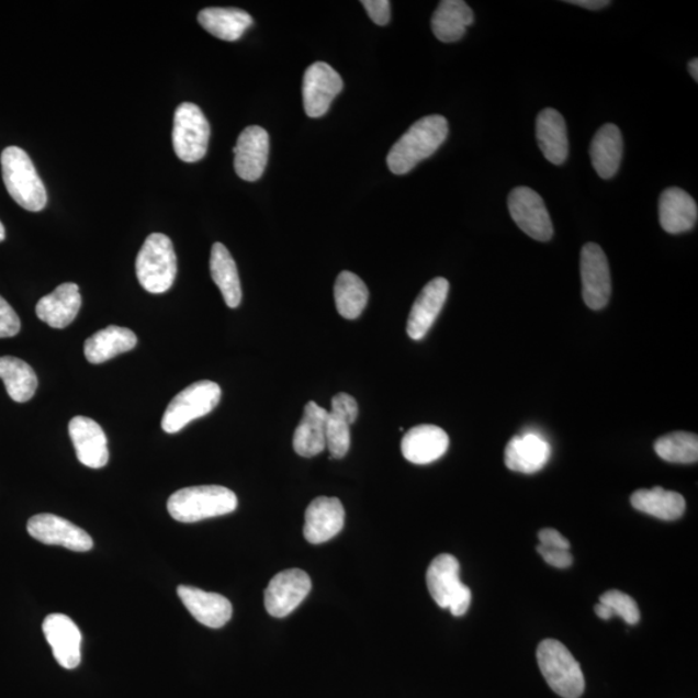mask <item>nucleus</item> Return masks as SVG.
Listing matches in <instances>:
<instances>
[{
	"mask_svg": "<svg viewBox=\"0 0 698 698\" xmlns=\"http://www.w3.org/2000/svg\"><path fill=\"white\" fill-rule=\"evenodd\" d=\"M448 134V121L442 115L420 119L391 148L389 169L395 174L410 172L418 164L435 155L447 140Z\"/></svg>",
	"mask_w": 698,
	"mask_h": 698,
	"instance_id": "obj_1",
	"label": "nucleus"
},
{
	"mask_svg": "<svg viewBox=\"0 0 698 698\" xmlns=\"http://www.w3.org/2000/svg\"><path fill=\"white\" fill-rule=\"evenodd\" d=\"M235 493L219 485L191 486L174 492L167 502V510L180 522H198L236 511Z\"/></svg>",
	"mask_w": 698,
	"mask_h": 698,
	"instance_id": "obj_2",
	"label": "nucleus"
},
{
	"mask_svg": "<svg viewBox=\"0 0 698 698\" xmlns=\"http://www.w3.org/2000/svg\"><path fill=\"white\" fill-rule=\"evenodd\" d=\"M3 181L14 202L32 213H40L47 205V191L32 158L19 147L5 148L0 157Z\"/></svg>",
	"mask_w": 698,
	"mask_h": 698,
	"instance_id": "obj_3",
	"label": "nucleus"
},
{
	"mask_svg": "<svg viewBox=\"0 0 698 698\" xmlns=\"http://www.w3.org/2000/svg\"><path fill=\"white\" fill-rule=\"evenodd\" d=\"M178 273L177 254L172 241L162 233H153L136 258V275L150 294L169 291Z\"/></svg>",
	"mask_w": 698,
	"mask_h": 698,
	"instance_id": "obj_4",
	"label": "nucleus"
},
{
	"mask_svg": "<svg viewBox=\"0 0 698 698\" xmlns=\"http://www.w3.org/2000/svg\"><path fill=\"white\" fill-rule=\"evenodd\" d=\"M537 661L552 690L563 698H579L585 693V676L577 660L563 643L544 639L538 645Z\"/></svg>",
	"mask_w": 698,
	"mask_h": 698,
	"instance_id": "obj_5",
	"label": "nucleus"
},
{
	"mask_svg": "<svg viewBox=\"0 0 698 698\" xmlns=\"http://www.w3.org/2000/svg\"><path fill=\"white\" fill-rule=\"evenodd\" d=\"M460 571V562L449 554L436 556L427 571L428 592L436 605L448 608L455 617L468 613L472 601V593L462 584Z\"/></svg>",
	"mask_w": 698,
	"mask_h": 698,
	"instance_id": "obj_6",
	"label": "nucleus"
},
{
	"mask_svg": "<svg viewBox=\"0 0 698 698\" xmlns=\"http://www.w3.org/2000/svg\"><path fill=\"white\" fill-rule=\"evenodd\" d=\"M221 385L200 381L189 385L171 399L164 414L162 428L167 434L183 430L191 421L207 416L221 403Z\"/></svg>",
	"mask_w": 698,
	"mask_h": 698,
	"instance_id": "obj_7",
	"label": "nucleus"
},
{
	"mask_svg": "<svg viewBox=\"0 0 698 698\" xmlns=\"http://www.w3.org/2000/svg\"><path fill=\"white\" fill-rule=\"evenodd\" d=\"M210 125L200 106L183 103L173 116V150L181 161L199 162L206 156L210 140Z\"/></svg>",
	"mask_w": 698,
	"mask_h": 698,
	"instance_id": "obj_8",
	"label": "nucleus"
},
{
	"mask_svg": "<svg viewBox=\"0 0 698 698\" xmlns=\"http://www.w3.org/2000/svg\"><path fill=\"white\" fill-rule=\"evenodd\" d=\"M508 210L516 225L529 237L548 243L554 236L549 210L533 189L515 188L508 195Z\"/></svg>",
	"mask_w": 698,
	"mask_h": 698,
	"instance_id": "obj_9",
	"label": "nucleus"
},
{
	"mask_svg": "<svg viewBox=\"0 0 698 698\" xmlns=\"http://www.w3.org/2000/svg\"><path fill=\"white\" fill-rule=\"evenodd\" d=\"M582 295L588 308L600 311L612 294V280L606 252L599 245L586 244L581 251Z\"/></svg>",
	"mask_w": 698,
	"mask_h": 698,
	"instance_id": "obj_10",
	"label": "nucleus"
},
{
	"mask_svg": "<svg viewBox=\"0 0 698 698\" xmlns=\"http://www.w3.org/2000/svg\"><path fill=\"white\" fill-rule=\"evenodd\" d=\"M312 582L302 570L283 571L269 582L264 593L267 612L275 618L293 613L311 593Z\"/></svg>",
	"mask_w": 698,
	"mask_h": 698,
	"instance_id": "obj_11",
	"label": "nucleus"
},
{
	"mask_svg": "<svg viewBox=\"0 0 698 698\" xmlns=\"http://www.w3.org/2000/svg\"><path fill=\"white\" fill-rule=\"evenodd\" d=\"M344 90V81L326 63H315L305 70L303 78V104L305 114L319 119L329 112L333 100Z\"/></svg>",
	"mask_w": 698,
	"mask_h": 698,
	"instance_id": "obj_12",
	"label": "nucleus"
},
{
	"mask_svg": "<svg viewBox=\"0 0 698 698\" xmlns=\"http://www.w3.org/2000/svg\"><path fill=\"white\" fill-rule=\"evenodd\" d=\"M27 532L34 540L49 547H61L71 551L86 552L93 548L89 533L75 524L53 514H40L27 521Z\"/></svg>",
	"mask_w": 698,
	"mask_h": 698,
	"instance_id": "obj_13",
	"label": "nucleus"
},
{
	"mask_svg": "<svg viewBox=\"0 0 698 698\" xmlns=\"http://www.w3.org/2000/svg\"><path fill=\"white\" fill-rule=\"evenodd\" d=\"M42 629L58 665L72 671L81 664L82 634L70 617L49 615Z\"/></svg>",
	"mask_w": 698,
	"mask_h": 698,
	"instance_id": "obj_14",
	"label": "nucleus"
},
{
	"mask_svg": "<svg viewBox=\"0 0 698 698\" xmlns=\"http://www.w3.org/2000/svg\"><path fill=\"white\" fill-rule=\"evenodd\" d=\"M345 507L338 498L318 497L305 510L304 537L312 544L333 540L345 527Z\"/></svg>",
	"mask_w": 698,
	"mask_h": 698,
	"instance_id": "obj_15",
	"label": "nucleus"
},
{
	"mask_svg": "<svg viewBox=\"0 0 698 698\" xmlns=\"http://www.w3.org/2000/svg\"><path fill=\"white\" fill-rule=\"evenodd\" d=\"M235 170L246 181L263 177L269 155V135L264 128L250 126L238 136L235 149Z\"/></svg>",
	"mask_w": 698,
	"mask_h": 698,
	"instance_id": "obj_16",
	"label": "nucleus"
},
{
	"mask_svg": "<svg viewBox=\"0 0 698 698\" xmlns=\"http://www.w3.org/2000/svg\"><path fill=\"white\" fill-rule=\"evenodd\" d=\"M449 294V281L442 278L427 283L414 302L406 331L413 340H420L430 331L436 318L439 317Z\"/></svg>",
	"mask_w": 698,
	"mask_h": 698,
	"instance_id": "obj_17",
	"label": "nucleus"
},
{
	"mask_svg": "<svg viewBox=\"0 0 698 698\" xmlns=\"http://www.w3.org/2000/svg\"><path fill=\"white\" fill-rule=\"evenodd\" d=\"M69 435L79 462L90 469H103L109 461L106 435L91 418L75 417L69 424Z\"/></svg>",
	"mask_w": 698,
	"mask_h": 698,
	"instance_id": "obj_18",
	"label": "nucleus"
},
{
	"mask_svg": "<svg viewBox=\"0 0 698 698\" xmlns=\"http://www.w3.org/2000/svg\"><path fill=\"white\" fill-rule=\"evenodd\" d=\"M178 595L189 613L205 627L221 629L229 622L233 607L225 596L184 585L178 587Z\"/></svg>",
	"mask_w": 698,
	"mask_h": 698,
	"instance_id": "obj_19",
	"label": "nucleus"
},
{
	"mask_svg": "<svg viewBox=\"0 0 698 698\" xmlns=\"http://www.w3.org/2000/svg\"><path fill=\"white\" fill-rule=\"evenodd\" d=\"M550 443L537 434L515 436L505 450L506 468L520 474H536L550 461Z\"/></svg>",
	"mask_w": 698,
	"mask_h": 698,
	"instance_id": "obj_20",
	"label": "nucleus"
},
{
	"mask_svg": "<svg viewBox=\"0 0 698 698\" xmlns=\"http://www.w3.org/2000/svg\"><path fill=\"white\" fill-rule=\"evenodd\" d=\"M448 448V434L434 425L413 427L402 441L405 460L414 464H430L438 461L447 453Z\"/></svg>",
	"mask_w": 698,
	"mask_h": 698,
	"instance_id": "obj_21",
	"label": "nucleus"
},
{
	"mask_svg": "<svg viewBox=\"0 0 698 698\" xmlns=\"http://www.w3.org/2000/svg\"><path fill=\"white\" fill-rule=\"evenodd\" d=\"M82 296L76 283L67 282L36 304V316L54 329H64L75 322L81 309Z\"/></svg>",
	"mask_w": 698,
	"mask_h": 698,
	"instance_id": "obj_22",
	"label": "nucleus"
},
{
	"mask_svg": "<svg viewBox=\"0 0 698 698\" xmlns=\"http://www.w3.org/2000/svg\"><path fill=\"white\" fill-rule=\"evenodd\" d=\"M660 224L671 235L695 228L698 207L694 198L680 188H668L660 195Z\"/></svg>",
	"mask_w": 698,
	"mask_h": 698,
	"instance_id": "obj_23",
	"label": "nucleus"
},
{
	"mask_svg": "<svg viewBox=\"0 0 698 698\" xmlns=\"http://www.w3.org/2000/svg\"><path fill=\"white\" fill-rule=\"evenodd\" d=\"M537 143L544 158L554 165H563L568 158L570 140L565 120L555 109L547 108L536 122Z\"/></svg>",
	"mask_w": 698,
	"mask_h": 698,
	"instance_id": "obj_24",
	"label": "nucleus"
},
{
	"mask_svg": "<svg viewBox=\"0 0 698 698\" xmlns=\"http://www.w3.org/2000/svg\"><path fill=\"white\" fill-rule=\"evenodd\" d=\"M329 412L309 402L304 407L303 418L297 425L293 446L296 454L312 458L322 454L326 449V420Z\"/></svg>",
	"mask_w": 698,
	"mask_h": 698,
	"instance_id": "obj_25",
	"label": "nucleus"
},
{
	"mask_svg": "<svg viewBox=\"0 0 698 698\" xmlns=\"http://www.w3.org/2000/svg\"><path fill=\"white\" fill-rule=\"evenodd\" d=\"M623 140L620 128L613 123L600 127L590 145V157L596 173L601 179H612L620 169Z\"/></svg>",
	"mask_w": 698,
	"mask_h": 698,
	"instance_id": "obj_26",
	"label": "nucleus"
},
{
	"mask_svg": "<svg viewBox=\"0 0 698 698\" xmlns=\"http://www.w3.org/2000/svg\"><path fill=\"white\" fill-rule=\"evenodd\" d=\"M137 337L127 327L108 326L86 340L85 356L91 363H103L134 349Z\"/></svg>",
	"mask_w": 698,
	"mask_h": 698,
	"instance_id": "obj_27",
	"label": "nucleus"
},
{
	"mask_svg": "<svg viewBox=\"0 0 698 698\" xmlns=\"http://www.w3.org/2000/svg\"><path fill=\"white\" fill-rule=\"evenodd\" d=\"M472 23H474V12L462 0H443L435 11L431 21L436 38L443 43L462 40Z\"/></svg>",
	"mask_w": 698,
	"mask_h": 698,
	"instance_id": "obj_28",
	"label": "nucleus"
},
{
	"mask_svg": "<svg viewBox=\"0 0 698 698\" xmlns=\"http://www.w3.org/2000/svg\"><path fill=\"white\" fill-rule=\"evenodd\" d=\"M199 23L211 35L222 41L235 42L241 38L254 20L249 13L239 9L211 7L199 13Z\"/></svg>",
	"mask_w": 698,
	"mask_h": 698,
	"instance_id": "obj_29",
	"label": "nucleus"
},
{
	"mask_svg": "<svg viewBox=\"0 0 698 698\" xmlns=\"http://www.w3.org/2000/svg\"><path fill=\"white\" fill-rule=\"evenodd\" d=\"M630 500L635 510L661 520H678L686 513V499L682 494L665 491L661 486L637 491Z\"/></svg>",
	"mask_w": 698,
	"mask_h": 698,
	"instance_id": "obj_30",
	"label": "nucleus"
},
{
	"mask_svg": "<svg viewBox=\"0 0 698 698\" xmlns=\"http://www.w3.org/2000/svg\"><path fill=\"white\" fill-rule=\"evenodd\" d=\"M211 278L222 291L224 302L229 308H237L243 301L241 281L237 271L235 259L232 258L227 247L216 243L211 249L210 258Z\"/></svg>",
	"mask_w": 698,
	"mask_h": 698,
	"instance_id": "obj_31",
	"label": "nucleus"
},
{
	"mask_svg": "<svg viewBox=\"0 0 698 698\" xmlns=\"http://www.w3.org/2000/svg\"><path fill=\"white\" fill-rule=\"evenodd\" d=\"M0 380L7 394L16 403H27L38 389V378L31 365L12 356H0Z\"/></svg>",
	"mask_w": 698,
	"mask_h": 698,
	"instance_id": "obj_32",
	"label": "nucleus"
},
{
	"mask_svg": "<svg viewBox=\"0 0 698 698\" xmlns=\"http://www.w3.org/2000/svg\"><path fill=\"white\" fill-rule=\"evenodd\" d=\"M334 300L341 317L359 318L369 301V290L359 275L352 272H341L334 286Z\"/></svg>",
	"mask_w": 698,
	"mask_h": 698,
	"instance_id": "obj_33",
	"label": "nucleus"
},
{
	"mask_svg": "<svg viewBox=\"0 0 698 698\" xmlns=\"http://www.w3.org/2000/svg\"><path fill=\"white\" fill-rule=\"evenodd\" d=\"M654 450L666 462L696 463L698 460V438L697 435L685 431L668 434L654 442Z\"/></svg>",
	"mask_w": 698,
	"mask_h": 698,
	"instance_id": "obj_34",
	"label": "nucleus"
},
{
	"mask_svg": "<svg viewBox=\"0 0 698 698\" xmlns=\"http://www.w3.org/2000/svg\"><path fill=\"white\" fill-rule=\"evenodd\" d=\"M326 448L331 460H341L351 448V424L331 412L326 420Z\"/></svg>",
	"mask_w": 698,
	"mask_h": 698,
	"instance_id": "obj_35",
	"label": "nucleus"
},
{
	"mask_svg": "<svg viewBox=\"0 0 698 698\" xmlns=\"http://www.w3.org/2000/svg\"><path fill=\"white\" fill-rule=\"evenodd\" d=\"M599 603L607 606L615 616H620L629 624H637L640 621V610L637 601L628 594L609 590L600 596Z\"/></svg>",
	"mask_w": 698,
	"mask_h": 698,
	"instance_id": "obj_36",
	"label": "nucleus"
},
{
	"mask_svg": "<svg viewBox=\"0 0 698 698\" xmlns=\"http://www.w3.org/2000/svg\"><path fill=\"white\" fill-rule=\"evenodd\" d=\"M21 329V322L10 303L0 296V338H12L18 336Z\"/></svg>",
	"mask_w": 698,
	"mask_h": 698,
	"instance_id": "obj_37",
	"label": "nucleus"
},
{
	"mask_svg": "<svg viewBox=\"0 0 698 698\" xmlns=\"http://www.w3.org/2000/svg\"><path fill=\"white\" fill-rule=\"evenodd\" d=\"M331 413L345 418L352 425L359 417V405L351 395L341 392V394L334 396L331 399Z\"/></svg>",
	"mask_w": 698,
	"mask_h": 698,
	"instance_id": "obj_38",
	"label": "nucleus"
},
{
	"mask_svg": "<svg viewBox=\"0 0 698 698\" xmlns=\"http://www.w3.org/2000/svg\"><path fill=\"white\" fill-rule=\"evenodd\" d=\"M361 4L376 25L384 26L390 23L391 3L389 0H362Z\"/></svg>",
	"mask_w": 698,
	"mask_h": 698,
	"instance_id": "obj_39",
	"label": "nucleus"
},
{
	"mask_svg": "<svg viewBox=\"0 0 698 698\" xmlns=\"http://www.w3.org/2000/svg\"><path fill=\"white\" fill-rule=\"evenodd\" d=\"M537 552L543 558L544 562L555 566V568L565 570L573 564V556L570 550L549 549L538 544Z\"/></svg>",
	"mask_w": 698,
	"mask_h": 698,
	"instance_id": "obj_40",
	"label": "nucleus"
},
{
	"mask_svg": "<svg viewBox=\"0 0 698 698\" xmlns=\"http://www.w3.org/2000/svg\"><path fill=\"white\" fill-rule=\"evenodd\" d=\"M538 538H540L541 547L549 549H563L570 550L571 542L566 540V538L559 533L558 530L552 528L542 529L540 533H538Z\"/></svg>",
	"mask_w": 698,
	"mask_h": 698,
	"instance_id": "obj_41",
	"label": "nucleus"
},
{
	"mask_svg": "<svg viewBox=\"0 0 698 698\" xmlns=\"http://www.w3.org/2000/svg\"><path fill=\"white\" fill-rule=\"evenodd\" d=\"M566 3L579 5L582 9L593 11L605 9V7L609 5L608 0H568Z\"/></svg>",
	"mask_w": 698,
	"mask_h": 698,
	"instance_id": "obj_42",
	"label": "nucleus"
},
{
	"mask_svg": "<svg viewBox=\"0 0 698 698\" xmlns=\"http://www.w3.org/2000/svg\"><path fill=\"white\" fill-rule=\"evenodd\" d=\"M594 609L596 616L601 618V620L608 621L610 620V618L615 617L612 610H610L607 606L601 605V603H599V605H596Z\"/></svg>",
	"mask_w": 698,
	"mask_h": 698,
	"instance_id": "obj_43",
	"label": "nucleus"
},
{
	"mask_svg": "<svg viewBox=\"0 0 698 698\" xmlns=\"http://www.w3.org/2000/svg\"><path fill=\"white\" fill-rule=\"evenodd\" d=\"M688 70H689V75L693 76V78L695 79V82H698V60H697V58H694V60L689 61Z\"/></svg>",
	"mask_w": 698,
	"mask_h": 698,
	"instance_id": "obj_44",
	"label": "nucleus"
},
{
	"mask_svg": "<svg viewBox=\"0 0 698 698\" xmlns=\"http://www.w3.org/2000/svg\"><path fill=\"white\" fill-rule=\"evenodd\" d=\"M5 239V228L2 222H0V243H3Z\"/></svg>",
	"mask_w": 698,
	"mask_h": 698,
	"instance_id": "obj_45",
	"label": "nucleus"
}]
</instances>
